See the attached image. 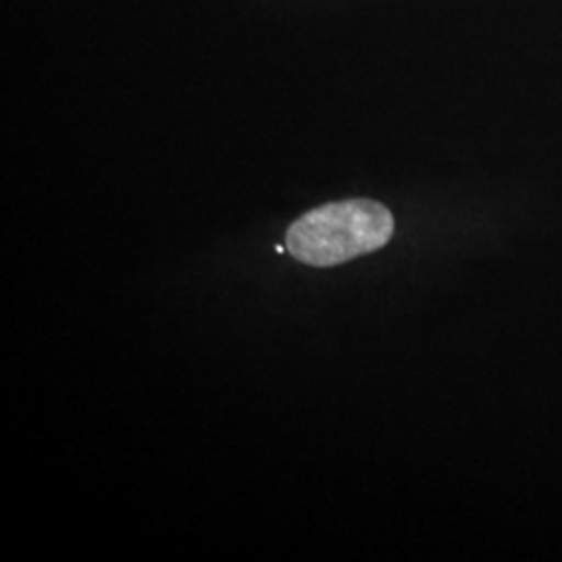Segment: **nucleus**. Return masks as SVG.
<instances>
[{
  "mask_svg": "<svg viewBox=\"0 0 562 562\" xmlns=\"http://www.w3.org/2000/svg\"><path fill=\"white\" fill-rule=\"evenodd\" d=\"M392 234L394 217L382 202H329L288 227L285 248L296 261L311 267H336L380 250Z\"/></svg>",
  "mask_w": 562,
  "mask_h": 562,
  "instance_id": "1",
  "label": "nucleus"
}]
</instances>
